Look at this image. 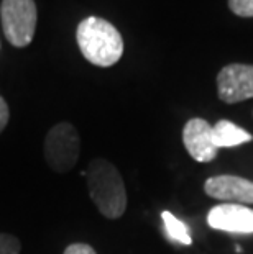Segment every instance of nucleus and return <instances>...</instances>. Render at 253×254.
<instances>
[{
	"mask_svg": "<svg viewBox=\"0 0 253 254\" xmlns=\"http://www.w3.org/2000/svg\"><path fill=\"white\" fill-rule=\"evenodd\" d=\"M76 38L83 56L99 67H110L123 55L122 35L110 21L87 17L76 30Z\"/></svg>",
	"mask_w": 253,
	"mask_h": 254,
	"instance_id": "1",
	"label": "nucleus"
},
{
	"mask_svg": "<svg viewBox=\"0 0 253 254\" xmlns=\"http://www.w3.org/2000/svg\"><path fill=\"white\" fill-rule=\"evenodd\" d=\"M89 195L99 212L109 220H117L125 213L127 190L117 167L105 159H94L84 172Z\"/></svg>",
	"mask_w": 253,
	"mask_h": 254,
	"instance_id": "2",
	"label": "nucleus"
},
{
	"mask_svg": "<svg viewBox=\"0 0 253 254\" xmlns=\"http://www.w3.org/2000/svg\"><path fill=\"white\" fill-rule=\"evenodd\" d=\"M0 17L5 38L15 48L28 46L36 31V12L35 0H3L0 7Z\"/></svg>",
	"mask_w": 253,
	"mask_h": 254,
	"instance_id": "3",
	"label": "nucleus"
},
{
	"mask_svg": "<svg viewBox=\"0 0 253 254\" xmlns=\"http://www.w3.org/2000/svg\"><path fill=\"white\" fill-rule=\"evenodd\" d=\"M81 154V139L71 123L63 122L53 127L45 139V158L56 172H68L76 166Z\"/></svg>",
	"mask_w": 253,
	"mask_h": 254,
	"instance_id": "4",
	"label": "nucleus"
},
{
	"mask_svg": "<svg viewBox=\"0 0 253 254\" xmlns=\"http://www.w3.org/2000/svg\"><path fill=\"white\" fill-rule=\"evenodd\" d=\"M217 94L225 104L253 99V66L250 64H229L217 75Z\"/></svg>",
	"mask_w": 253,
	"mask_h": 254,
	"instance_id": "5",
	"label": "nucleus"
},
{
	"mask_svg": "<svg viewBox=\"0 0 253 254\" xmlns=\"http://www.w3.org/2000/svg\"><path fill=\"white\" fill-rule=\"evenodd\" d=\"M182 143L197 163H211L219 148L214 141V128L202 118H191L182 129Z\"/></svg>",
	"mask_w": 253,
	"mask_h": 254,
	"instance_id": "6",
	"label": "nucleus"
},
{
	"mask_svg": "<svg viewBox=\"0 0 253 254\" xmlns=\"http://www.w3.org/2000/svg\"><path fill=\"white\" fill-rule=\"evenodd\" d=\"M207 223L214 230L229 233H253V210L239 203H220L211 208Z\"/></svg>",
	"mask_w": 253,
	"mask_h": 254,
	"instance_id": "7",
	"label": "nucleus"
},
{
	"mask_svg": "<svg viewBox=\"0 0 253 254\" xmlns=\"http://www.w3.org/2000/svg\"><path fill=\"white\" fill-rule=\"evenodd\" d=\"M204 192L222 202L253 203V182L239 176H214L204 184Z\"/></svg>",
	"mask_w": 253,
	"mask_h": 254,
	"instance_id": "8",
	"label": "nucleus"
},
{
	"mask_svg": "<svg viewBox=\"0 0 253 254\" xmlns=\"http://www.w3.org/2000/svg\"><path fill=\"white\" fill-rule=\"evenodd\" d=\"M212 128H214V141L219 149L234 148V146H240L253 139V136L249 131H245L244 128L237 127L235 123L229 120H220Z\"/></svg>",
	"mask_w": 253,
	"mask_h": 254,
	"instance_id": "9",
	"label": "nucleus"
},
{
	"mask_svg": "<svg viewBox=\"0 0 253 254\" xmlns=\"http://www.w3.org/2000/svg\"><path fill=\"white\" fill-rule=\"evenodd\" d=\"M161 218H163V223H165V231L168 235L169 240L181 243V245H186L189 246L192 240H191V235L187 231V226L182 223L181 220H177L173 213L169 212H163L161 213Z\"/></svg>",
	"mask_w": 253,
	"mask_h": 254,
	"instance_id": "10",
	"label": "nucleus"
},
{
	"mask_svg": "<svg viewBox=\"0 0 253 254\" xmlns=\"http://www.w3.org/2000/svg\"><path fill=\"white\" fill-rule=\"evenodd\" d=\"M229 8L239 17H253V0H229Z\"/></svg>",
	"mask_w": 253,
	"mask_h": 254,
	"instance_id": "11",
	"label": "nucleus"
},
{
	"mask_svg": "<svg viewBox=\"0 0 253 254\" xmlns=\"http://www.w3.org/2000/svg\"><path fill=\"white\" fill-rule=\"evenodd\" d=\"M20 241L12 235L0 233V254H18Z\"/></svg>",
	"mask_w": 253,
	"mask_h": 254,
	"instance_id": "12",
	"label": "nucleus"
},
{
	"mask_svg": "<svg viewBox=\"0 0 253 254\" xmlns=\"http://www.w3.org/2000/svg\"><path fill=\"white\" fill-rule=\"evenodd\" d=\"M64 254H95L94 248L85 245V243H74V245H69Z\"/></svg>",
	"mask_w": 253,
	"mask_h": 254,
	"instance_id": "13",
	"label": "nucleus"
},
{
	"mask_svg": "<svg viewBox=\"0 0 253 254\" xmlns=\"http://www.w3.org/2000/svg\"><path fill=\"white\" fill-rule=\"evenodd\" d=\"M10 118V112H8V105L2 97H0V133L3 131V128L7 127Z\"/></svg>",
	"mask_w": 253,
	"mask_h": 254,
	"instance_id": "14",
	"label": "nucleus"
}]
</instances>
